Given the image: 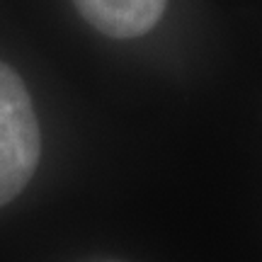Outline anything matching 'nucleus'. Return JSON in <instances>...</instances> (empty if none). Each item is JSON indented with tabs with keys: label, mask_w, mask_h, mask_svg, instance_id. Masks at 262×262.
<instances>
[{
	"label": "nucleus",
	"mask_w": 262,
	"mask_h": 262,
	"mask_svg": "<svg viewBox=\"0 0 262 262\" xmlns=\"http://www.w3.org/2000/svg\"><path fill=\"white\" fill-rule=\"evenodd\" d=\"M41 134L27 88L0 61V206L12 202L34 178Z\"/></svg>",
	"instance_id": "1"
},
{
	"label": "nucleus",
	"mask_w": 262,
	"mask_h": 262,
	"mask_svg": "<svg viewBox=\"0 0 262 262\" xmlns=\"http://www.w3.org/2000/svg\"><path fill=\"white\" fill-rule=\"evenodd\" d=\"M97 32L112 39H134L156 27L168 0H73Z\"/></svg>",
	"instance_id": "2"
}]
</instances>
